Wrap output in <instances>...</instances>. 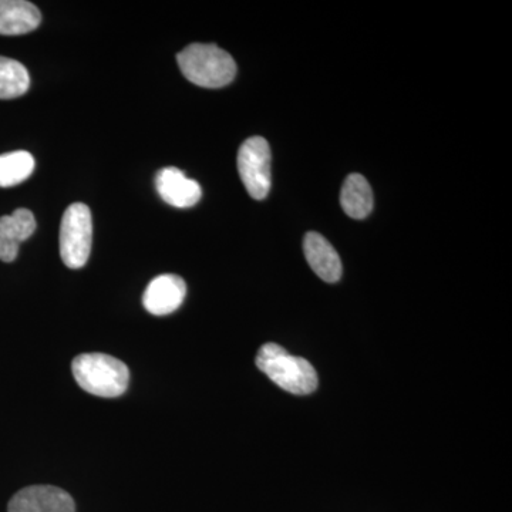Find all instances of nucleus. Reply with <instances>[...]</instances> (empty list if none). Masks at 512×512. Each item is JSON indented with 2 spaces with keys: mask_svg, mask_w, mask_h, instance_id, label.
I'll list each match as a JSON object with an SVG mask.
<instances>
[{
  "mask_svg": "<svg viewBox=\"0 0 512 512\" xmlns=\"http://www.w3.org/2000/svg\"><path fill=\"white\" fill-rule=\"evenodd\" d=\"M256 366L286 392L303 396L318 389V373L303 357L289 355L282 346L266 343L259 349Z\"/></svg>",
  "mask_w": 512,
  "mask_h": 512,
  "instance_id": "f257e3e1",
  "label": "nucleus"
},
{
  "mask_svg": "<svg viewBox=\"0 0 512 512\" xmlns=\"http://www.w3.org/2000/svg\"><path fill=\"white\" fill-rule=\"evenodd\" d=\"M178 66L188 82L204 89L228 86L237 74V63L217 45L194 43L178 53Z\"/></svg>",
  "mask_w": 512,
  "mask_h": 512,
  "instance_id": "f03ea898",
  "label": "nucleus"
},
{
  "mask_svg": "<svg viewBox=\"0 0 512 512\" xmlns=\"http://www.w3.org/2000/svg\"><path fill=\"white\" fill-rule=\"evenodd\" d=\"M72 372L84 392L113 399L126 393L130 370L116 357L104 353H84L72 363Z\"/></svg>",
  "mask_w": 512,
  "mask_h": 512,
  "instance_id": "7ed1b4c3",
  "label": "nucleus"
},
{
  "mask_svg": "<svg viewBox=\"0 0 512 512\" xmlns=\"http://www.w3.org/2000/svg\"><path fill=\"white\" fill-rule=\"evenodd\" d=\"M92 212L86 204L76 202L63 214L60 225V256L70 269H80L87 264L92 252Z\"/></svg>",
  "mask_w": 512,
  "mask_h": 512,
  "instance_id": "20e7f679",
  "label": "nucleus"
},
{
  "mask_svg": "<svg viewBox=\"0 0 512 512\" xmlns=\"http://www.w3.org/2000/svg\"><path fill=\"white\" fill-rule=\"evenodd\" d=\"M242 184L254 200H264L271 190V148L262 137H251L238 151Z\"/></svg>",
  "mask_w": 512,
  "mask_h": 512,
  "instance_id": "39448f33",
  "label": "nucleus"
},
{
  "mask_svg": "<svg viewBox=\"0 0 512 512\" xmlns=\"http://www.w3.org/2000/svg\"><path fill=\"white\" fill-rule=\"evenodd\" d=\"M9 512H74L73 498L53 485L23 488L10 500Z\"/></svg>",
  "mask_w": 512,
  "mask_h": 512,
  "instance_id": "423d86ee",
  "label": "nucleus"
},
{
  "mask_svg": "<svg viewBox=\"0 0 512 512\" xmlns=\"http://www.w3.org/2000/svg\"><path fill=\"white\" fill-rule=\"evenodd\" d=\"M187 285L181 276L165 274L148 284L143 295V305L154 316L170 315L183 305Z\"/></svg>",
  "mask_w": 512,
  "mask_h": 512,
  "instance_id": "0eeeda50",
  "label": "nucleus"
},
{
  "mask_svg": "<svg viewBox=\"0 0 512 512\" xmlns=\"http://www.w3.org/2000/svg\"><path fill=\"white\" fill-rule=\"evenodd\" d=\"M156 188L163 201L175 208L194 207L202 197L201 185L175 167L158 171Z\"/></svg>",
  "mask_w": 512,
  "mask_h": 512,
  "instance_id": "6e6552de",
  "label": "nucleus"
},
{
  "mask_svg": "<svg viewBox=\"0 0 512 512\" xmlns=\"http://www.w3.org/2000/svg\"><path fill=\"white\" fill-rule=\"evenodd\" d=\"M35 231V215L26 208H19L12 215L0 217V261H15L20 244L32 237Z\"/></svg>",
  "mask_w": 512,
  "mask_h": 512,
  "instance_id": "1a4fd4ad",
  "label": "nucleus"
},
{
  "mask_svg": "<svg viewBox=\"0 0 512 512\" xmlns=\"http://www.w3.org/2000/svg\"><path fill=\"white\" fill-rule=\"evenodd\" d=\"M303 251H305L306 261L311 266L312 271L329 284H335L342 278V261H340L338 252L332 247V244L318 234V232H308L303 239Z\"/></svg>",
  "mask_w": 512,
  "mask_h": 512,
  "instance_id": "9d476101",
  "label": "nucleus"
},
{
  "mask_svg": "<svg viewBox=\"0 0 512 512\" xmlns=\"http://www.w3.org/2000/svg\"><path fill=\"white\" fill-rule=\"evenodd\" d=\"M42 22V13L26 0H0V35L19 36L33 32Z\"/></svg>",
  "mask_w": 512,
  "mask_h": 512,
  "instance_id": "9b49d317",
  "label": "nucleus"
},
{
  "mask_svg": "<svg viewBox=\"0 0 512 512\" xmlns=\"http://www.w3.org/2000/svg\"><path fill=\"white\" fill-rule=\"evenodd\" d=\"M340 204L350 218L365 220L373 210V191L363 175L350 174L340 192Z\"/></svg>",
  "mask_w": 512,
  "mask_h": 512,
  "instance_id": "f8f14e48",
  "label": "nucleus"
},
{
  "mask_svg": "<svg viewBox=\"0 0 512 512\" xmlns=\"http://www.w3.org/2000/svg\"><path fill=\"white\" fill-rule=\"evenodd\" d=\"M35 158L28 151H12L0 156V188L16 187L35 171Z\"/></svg>",
  "mask_w": 512,
  "mask_h": 512,
  "instance_id": "ddd939ff",
  "label": "nucleus"
},
{
  "mask_svg": "<svg viewBox=\"0 0 512 512\" xmlns=\"http://www.w3.org/2000/svg\"><path fill=\"white\" fill-rule=\"evenodd\" d=\"M29 87L28 69L18 60L0 56V100L18 99Z\"/></svg>",
  "mask_w": 512,
  "mask_h": 512,
  "instance_id": "4468645a",
  "label": "nucleus"
}]
</instances>
